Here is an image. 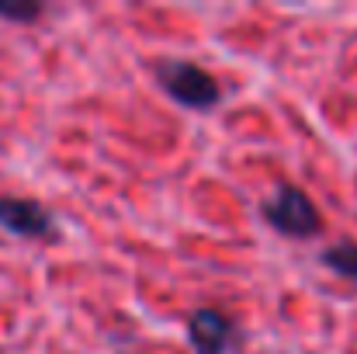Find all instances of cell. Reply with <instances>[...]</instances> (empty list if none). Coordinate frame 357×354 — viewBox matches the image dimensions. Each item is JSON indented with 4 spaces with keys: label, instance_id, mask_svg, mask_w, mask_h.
Instances as JSON below:
<instances>
[{
    "label": "cell",
    "instance_id": "obj_1",
    "mask_svg": "<svg viewBox=\"0 0 357 354\" xmlns=\"http://www.w3.org/2000/svg\"><path fill=\"white\" fill-rule=\"evenodd\" d=\"M163 87L188 108H212L219 101V84L195 63H170L160 70Z\"/></svg>",
    "mask_w": 357,
    "mask_h": 354
},
{
    "label": "cell",
    "instance_id": "obj_2",
    "mask_svg": "<svg viewBox=\"0 0 357 354\" xmlns=\"http://www.w3.org/2000/svg\"><path fill=\"white\" fill-rule=\"evenodd\" d=\"M267 219H271L274 230H281L288 236H309L316 233V226H319L312 202L302 191H295V188H284V191L274 195V202L267 205Z\"/></svg>",
    "mask_w": 357,
    "mask_h": 354
},
{
    "label": "cell",
    "instance_id": "obj_3",
    "mask_svg": "<svg viewBox=\"0 0 357 354\" xmlns=\"http://www.w3.org/2000/svg\"><path fill=\"white\" fill-rule=\"evenodd\" d=\"M0 226L21 236H42L49 233L52 219L42 205L21 202V198H0Z\"/></svg>",
    "mask_w": 357,
    "mask_h": 354
},
{
    "label": "cell",
    "instance_id": "obj_4",
    "mask_svg": "<svg viewBox=\"0 0 357 354\" xmlns=\"http://www.w3.org/2000/svg\"><path fill=\"white\" fill-rule=\"evenodd\" d=\"M229 341H233V327H229V320L222 313L202 309L191 320V344H195L198 354H226Z\"/></svg>",
    "mask_w": 357,
    "mask_h": 354
},
{
    "label": "cell",
    "instance_id": "obj_5",
    "mask_svg": "<svg viewBox=\"0 0 357 354\" xmlns=\"http://www.w3.org/2000/svg\"><path fill=\"white\" fill-rule=\"evenodd\" d=\"M326 260H330L333 267H340L344 274L357 278V246H340V250H333Z\"/></svg>",
    "mask_w": 357,
    "mask_h": 354
}]
</instances>
